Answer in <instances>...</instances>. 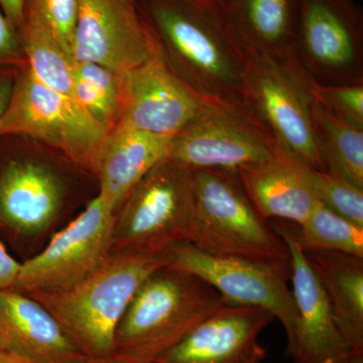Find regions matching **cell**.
Segmentation results:
<instances>
[{"mask_svg":"<svg viewBox=\"0 0 363 363\" xmlns=\"http://www.w3.org/2000/svg\"><path fill=\"white\" fill-rule=\"evenodd\" d=\"M304 252L333 250L363 257V226L317 202L307 220L295 229Z\"/></svg>","mask_w":363,"mask_h":363,"instance_id":"d4e9b609","label":"cell"},{"mask_svg":"<svg viewBox=\"0 0 363 363\" xmlns=\"http://www.w3.org/2000/svg\"><path fill=\"white\" fill-rule=\"evenodd\" d=\"M311 94L313 99L331 116L363 128V83L328 85L311 79Z\"/></svg>","mask_w":363,"mask_h":363,"instance_id":"83f0119b","label":"cell"},{"mask_svg":"<svg viewBox=\"0 0 363 363\" xmlns=\"http://www.w3.org/2000/svg\"><path fill=\"white\" fill-rule=\"evenodd\" d=\"M114 222L116 212L98 194L42 252L21 264L11 289L23 294L57 293L81 283L112 255Z\"/></svg>","mask_w":363,"mask_h":363,"instance_id":"30bf717a","label":"cell"},{"mask_svg":"<svg viewBox=\"0 0 363 363\" xmlns=\"http://www.w3.org/2000/svg\"><path fill=\"white\" fill-rule=\"evenodd\" d=\"M241 185L262 218L302 225L318 202L303 174V164L278 152L238 172Z\"/></svg>","mask_w":363,"mask_h":363,"instance_id":"d6986e66","label":"cell"},{"mask_svg":"<svg viewBox=\"0 0 363 363\" xmlns=\"http://www.w3.org/2000/svg\"><path fill=\"white\" fill-rule=\"evenodd\" d=\"M157 51L205 98L242 99L245 52L220 2L138 0Z\"/></svg>","mask_w":363,"mask_h":363,"instance_id":"6da1fadb","label":"cell"},{"mask_svg":"<svg viewBox=\"0 0 363 363\" xmlns=\"http://www.w3.org/2000/svg\"><path fill=\"white\" fill-rule=\"evenodd\" d=\"M276 318L252 306L225 305L150 363H262V332Z\"/></svg>","mask_w":363,"mask_h":363,"instance_id":"9a60e30c","label":"cell"},{"mask_svg":"<svg viewBox=\"0 0 363 363\" xmlns=\"http://www.w3.org/2000/svg\"><path fill=\"white\" fill-rule=\"evenodd\" d=\"M245 52L243 101L266 126L281 154L326 171L313 130L311 78L297 52Z\"/></svg>","mask_w":363,"mask_h":363,"instance_id":"5b68a950","label":"cell"},{"mask_svg":"<svg viewBox=\"0 0 363 363\" xmlns=\"http://www.w3.org/2000/svg\"><path fill=\"white\" fill-rule=\"evenodd\" d=\"M296 52L315 82L363 83V18L353 0H300Z\"/></svg>","mask_w":363,"mask_h":363,"instance_id":"8fae6325","label":"cell"},{"mask_svg":"<svg viewBox=\"0 0 363 363\" xmlns=\"http://www.w3.org/2000/svg\"><path fill=\"white\" fill-rule=\"evenodd\" d=\"M23 1L25 0H0V9L18 33L25 25Z\"/></svg>","mask_w":363,"mask_h":363,"instance_id":"4dcf8cb0","label":"cell"},{"mask_svg":"<svg viewBox=\"0 0 363 363\" xmlns=\"http://www.w3.org/2000/svg\"><path fill=\"white\" fill-rule=\"evenodd\" d=\"M0 335L4 348L32 363H82L89 358L44 306L13 289L0 291Z\"/></svg>","mask_w":363,"mask_h":363,"instance_id":"e0dca14e","label":"cell"},{"mask_svg":"<svg viewBox=\"0 0 363 363\" xmlns=\"http://www.w3.org/2000/svg\"><path fill=\"white\" fill-rule=\"evenodd\" d=\"M173 138L116 124L107 133L98 161L99 193L118 211L136 184L169 157Z\"/></svg>","mask_w":363,"mask_h":363,"instance_id":"ac0fdd59","label":"cell"},{"mask_svg":"<svg viewBox=\"0 0 363 363\" xmlns=\"http://www.w3.org/2000/svg\"><path fill=\"white\" fill-rule=\"evenodd\" d=\"M274 138L242 99L207 98L172 140L169 157L193 169L238 173L278 154Z\"/></svg>","mask_w":363,"mask_h":363,"instance_id":"52a82bcc","label":"cell"},{"mask_svg":"<svg viewBox=\"0 0 363 363\" xmlns=\"http://www.w3.org/2000/svg\"><path fill=\"white\" fill-rule=\"evenodd\" d=\"M20 33L26 64L33 75L43 84L77 102L71 57L40 26L25 23Z\"/></svg>","mask_w":363,"mask_h":363,"instance_id":"603a6c76","label":"cell"},{"mask_svg":"<svg viewBox=\"0 0 363 363\" xmlns=\"http://www.w3.org/2000/svg\"><path fill=\"white\" fill-rule=\"evenodd\" d=\"M164 252L168 266L204 279L229 305L259 307L272 313L285 329L286 355L290 353L297 326V309L288 286L291 262L210 255L187 241L173 243Z\"/></svg>","mask_w":363,"mask_h":363,"instance_id":"9c48e42d","label":"cell"},{"mask_svg":"<svg viewBox=\"0 0 363 363\" xmlns=\"http://www.w3.org/2000/svg\"><path fill=\"white\" fill-rule=\"evenodd\" d=\"M26 63L21 33L11 26L0 9V68L21 67Z\"/></svg>","mask_w":363,"mask_h":363,"instance_id":"f1b7e54d","label":"cell"},{"mask_svg":"<svg viewBox=\"0 0 363 363\" xmlns=\"http://www.w3.org/2000/svg\"><path fill=\"white\" fill-rule=\"evenodd\" d=\"M225 305L204 279L176 267H162L131 298L117 326L113 355L152 362Z\"/></svg>","mask_w":363,"mask_h":363,"instance_id":"3957f363","label":"cell"},{"mask_svg":"<svg viewBox=\"0 0 363 363\" xmlns=\"http://www.w3.org/2000/svg\"><path fill=\"white\" fill-rule=\"evenodd\" d=\"M21 264L7 252L0 242V291L13 288L20 274Z\"/></svg>","mask_w":363,"mask_h":363,"instance_id":"f546056e","label":"cell"},{"mask_svg":"<svg viewBox=\"0 0 363 363\" xmlns=\"http://www.w3.org/2000/svg\"><path fill=\"white\" fill-rule=\"evenodd\" d=\"M335 363H363V352H350Z\"/></svg>","mask_w":363,"mask_h":363,"instance_id":"e575fe53","label":"cell"},{"mask_svg":"<svg viewBox=\"0 0 363 363\" xmlns=\"http://www.w3.org/2000/svg\"><path fill=\"white\" fill-rule=\"evenodd\" d=\"M73 73L78 104L111 130L121 112L123 74L95 63H74Z\"/></svg>","mask_w":363,"mask_h":363,"instance_id":"cb8c5ba5","label":"cell"},{"mask_svg":"<svg viewBox=\"0 0 363 363\" xmlns=\"http://www.w3.org/2000/svg\"><path fill=\"white\" fill-rule=\"evenodd\" d=\"M82 363H138L131 362V360L125 359V358L111 355V357L104 358H87Z\"/></svg>","mask_w":363,"mask_h":363,"instance_id":"836d02e7","label":"cell"},{"mask_svg":"<svg viewBox=\"0 0 363 363\" xmlns=\"http://www.w3.org/2000/svg\"><path fill=\"white\" fill-rule=\"evenodd\" d=\"M312 124L326 172L363 190V128L338 121L314 99Z\"/></svg>","mask_w":363,"mask_h":363,"instance_id":"7402d4cb","label":"cell"},{"mask_svg":"<svg viewBox=\"0 0 363 363\" xmlns=\"http://www.w3.org/2000/svg\"><path fill=\"white\" fill-rule=\"evenodd\" d=\"M0 347L4 348V339H2L1 335H0Z\"/></svg>","mask_w":363,"mask_h":363,"instance_id":"d590c367","label":"cell"},{"mask_svg":"<svg viewBox=\"0 0 363 363\" xmlns=\"http://www.w3.org/2000/svg\"><path fill=\"white\" fill-rule=\"evenodd\" d=\"M64 192L45 164L16 156L0 157V230L13 238L44 233L56 220Z\"/></svg>","mask_w":363,"mask_h":363,"instance_id":"2e32d148","label":"cell"},{"mask_svg":"<svg viewBox=\"0 0 363 363\" xmlns=\"http://www.w3.org/2000/svg\"><path fill=\"white\" fill-rule=\"evenodd\" d=\"M157 51L138 0H79L72 45L74 63H95L119 74Z\"/></svg>","mask_w":363,"mask_h":363,"instance_id":"7c38bea8","label":"cell"},{"mask_svg":"<svg viewBox=\"0 0 363 363\" xmlns=\"http://www.w3.org/2000/svg\"><path fill=\"white\" fill-rule=\"evenodd\" d=\"M108 130L71 98L43 84L28 64L18 67L2 116L0 138L26 136L60 150L96 174Z\"/></svg>","mask_w":363,"mask_h":363,"instance_id":"8992f818","label":"cell"},{"mask_svg":"<svg viewBox=\"0 0 363 363\" xmlns=\"http://www.w3.org/2000/svg\"><path fill=\"white\" fill-rule=\"evenodd\" d=\"M214 1H220V0H214Z\"/></svg>","mask_w":363,"mask_h":363,"instance_id":"8d00e7d4","label":"cell"},{"mask_svg":"<svg viewBox=\"0 0 363 363\" xmlns=\"http://www.w3.org/2000/svg\"><path fill=\"white\" fill-rule=\"evenodd\" d=\"M78 9L79 0H25V23L45 28L72 58Z\"/></svg>","mask_w":363,"mask_h":363,"instance_id":"4316f807","label":"cell"},{"mask_svg":"<svg viewBox=\"0 0 363 363\" xmlns=\"http://www.w3.org/2000/svg\"><path fill=\"white\" fill-rule=\"evenodd\" d=\"M303 174L318 202L363 226V190L347 182L303 164Z\"/></svg>","mask_w":363,"mask_h":363,"instance_id":"484cf974","label":"cell"},{"mask_svg":"<svg viewBox=\"0 0 363 363\" xmlns=\"http://www.w3.org/2000/svg\"><path fill=\"white\" fill-rule=\"evenodd\" d=\"M206 99L184 83L157 51L143 65L123 74L116 124L174 138L194 118Z\"/></svg>","mask_w":363,"mask_h":363,"instance_id":"4fadbf2b","label":"cell"},{"mask_svg":"<svg viewBox=\"0 0 363 363\" xmlns=\"http://www.w3.org/2000/svg\"><path fill=\"white\" fill-rule=\"evenodd\" d=\"M245 51H296L300 0H220Z\"/></svg>","mask_w":363,"mask_h":363,"instance_id":"44dd1931","label":"cell"},{"mask_svg":"<svg viewBox=\"0 0 363 363\" xmlns=\"http://www.w3.org/2000/svg\"><path fill=\"white\" fill-rule=\"evenodd\" d=\"M186 241L210 255L290 264L285 242L253 206L238 174L226 169H191Z\"/></svg>","mask_w":363,"mask_h":363,"instance_id":"277c9868","label":"cell"},{"mask_svg":"<svg viewBox=\"0 0 363 363\" xmlns=\"http://www.w3.org/2000/svg\"><path fill=\"white\" fill-rule=\"evenodd\" d=\"M168 266L166 252H114L81 283L57 293L26 294L44 306L86 357L114 354L117 326L136 291Z\"/></svg>","mask_w":363,"mask_h":363,"instance_id":"7a4b0ae2","label":"cell"},{"mask_svg":"<svg viewBox=\"0 0 363 363\" xmlns=\"http://www.w3.org/2000/svg\"><path fill=\"white\" fill-rule=\"evenodd\" d=\"M16 68L18 67H1L0 68V117L6 111V105L11 98Z\"/></svg>","mask_w":363,"mask_h":363,"instance_id":"1f68e13d","label":"cell"},{"mask_svg":"<svg viewBox=\"0 0 363 363\" xmlns=\"http://www.w3.org/2000/svg\"><path fill=\"white\" fill-rule=\"evenodd\" d=\"M0 363H32L6 348L0 347Z\"/></svg>","mask_w":363,"mask_h":363,"instance_id":"d6a6232c","label":"cell"},{"mask_svg":"<svg viewBox=\"0 0 363 363\" xmlns=\"http://www.w3.org/2000/svg\"><path fill=\"white\" fill-rule=\"evenodd\" d=\"M191 169L167 157L131 190L116 214L112 253L161 252L187 240Z\"/></svg>","mask_w":363,"mask_h":363,"instance_id":"ba28073f","label":"cell"},{"mask_svg":"<svg viewBox=\"0 0 363 363\" xmlns=\"http://www.w3.org/2000/svg\"><path fill=\"white\" fill-rule=\"evenodd\" d=\"M272 228L288 248L297 309L295 340L288 357L293 363H335L352 351L336 326L326 294L298 245L295 228L279 221Z\"/></svg>","mask_w":363,"mask_h":363,"instance_id":"5bb4252c","label":"cell"},{"mask_svg":"<svg viewBox=\"0 0 363 363\" xmlns=\"http://www.w3.org/2000/svg\"><path fill=\"white\" fill-rule=\"evenodd\" d=\"M304 253L326 294L341 336L352 352H363V257L333 250Z\"/></svg>","mask_w":363,"mask_h":363,"instance_id":"ffe728a7","label":"cell"}]
</instances>
